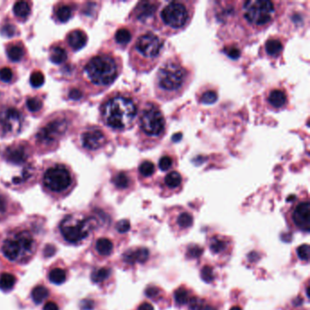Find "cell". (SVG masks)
Listing matches in <instances>:
<instances>
[{
	"label": "cell",
	"instance_id": "9c48e42d",
	"mask_svg": "<svg viewBox=\"0 0 310 310\" xmlns=\"http://www.w3.org/2000/svg\"><path fill=\"white\" fill-rule=\"evenodd\" d=\"M96 222L94 218L83 220L69 215L60 223V233L67 242L76 244L89 235L93 226H96Z\"/></svg>",
	"mask_w": 310,
	"mask_h": 310
},
{
	"label": "cell",
	"instance_id": "e0dca14e",
	"mask_svg": "<svg viewBox=\"0 0 310 310\" xmlns=\"http://www.w3.org/2000/svg\"><path fill=\"white\" fill-rule=\"evenodd\" d=\"M183 183L184 179L180 172L177 170H171L163 177L160 187L164 191L166 190L173 194L180 190L183 187Z\"/></svg>",
	"mask_w": 310,
	"mask_h": 310
},
{
	"label": "cell",
	"instance_id": "8fae6325",
	"mask_svg": "<svg viewBox=\"0 0 310 310\" xmlns=\"http://www.w3.org/2000/svg\"><path fill=\"white\" fill-rule=\"evenodd\" d=\"M160 5L157 1H140L134 7L130 18L139 26H154Z\"/></svg>",
	"mask_w": 310,
	"mask_h": 310
},
{
	"label": "cell",
	"instance_id": "f546056e",
	"mask_svg": "<svg viewBox=\"0 0 310 310\" xmlns=\"http://www.w3.org/2000/svg\"><path fill=\"white\" fill-rule=\"evenodd\" d=\"M16 284V278L15 276L10 273H3L0 276V289L1 290H11Z\"/></svg>",
	"mask_w": 310,
	"mask_h": 310
},
{
	"label": "cell",
	"instance_id": "ba28073f",
	"mask_svg": "<svg viewBox=\"0 0 310 310\" xmlns=\"http://www.w3.org/2000/svg\"><path fill=\"white\" fill-rule=\"evenodd\" d=\"M34 249L35 240L28 231H20L7 238L2 245L4 256L11 261L30 257Z\"/></svg>",
	"mask_w": 310,
	"mask_h": 310
},
{
	"label": "cell",
	"instance_id": "b9f144b4",
	"mask_svg": "<svg viewBox=\"0 0 310 310\" xmlns=\"http://www.w3.org/2000/svg\"><path fill=\"white\" fill-rule=\"evenodd\" d=\"M45 82L44 75L40 71H36L33 73L30 78V83L34 88H39Z\"/></svg>",
	"mask_w": 310,
	"mask_h": 310
},
{
	"label": "cell",
	"instance_id": "681fc988",
	"mask_svg": "<svg viewBox=\"0 0 310 310\" xmlns=\"http://www.w3.org/2000/svg\"><path fill=\"white\" fill-rule=\"evenodd\" d=\"M94 307V302L91 300H83L80 304V308L82 310H93Z\"/></svg>",
	"mask_w": 310,
	"mask_h": 310
},
{
	"label": "cell",
	"instance_id": "9f6ffc18",
	"mask_svg": "<svg viewBox=\"0 0 310 310\" xmlns=\"http://www.w3.org/2000/svg\"><path fill=\"white\" fill-rule=\"evenodd\" d=\"M241 310V308H239V307H238V306H234V307H232V308H231V309H230V310Z\"/></svg>",
	"mask_w": 310,
	"mask_h": 310
},
{
	"label": "cell",
	"instance_id": "52a82bcc",
	"mask_svg": "<svg viewBox=\"0 0 310 310\" xmlns=\"http://www.w3.org/2000/svg\"><path fill=\"white\" fill-rule=\"evenodd\" d=\"M85 72L93 84L107 88L113 84L119 76L120 65L113 56L98 55L89 61Z\"/></svg>",
	"mask_w": 310,
	"mask_h": 310
},
{
	"label": "cell",
	"instance_id": "bcb514c9",
	"mask_svg": "<svg viewBox=\"0 0 310 310\" xmlns=\"http://www.w3.org/2000/svg\"><path fill=\"white\" fill-rule=\"evenodd\" d=\"M16 26L11 25V24H7L5 26H3L1 28V34L5 37H8V38H11L13 37L16 33Z\"/></svg>",
	"mask_w": 310,
	"mask_h": 310
},
{
	"label": "cell",
	"instance_id": "603a6c76",
	"mask_svg": "<svg viewBox=\"0 0 310 310\" xmlns=\"http://www.w3.org/2000/svg\"><path fill=\"white\" fill-rule=\"evenodd\" d=\"M175 221L176 226L180 230H188L191 228L194 224L193 216L188 211H180L177 215Z\"/></svg>",
	"mask_w": 310,
	"mask_h": 310
},
{
	"label": "cell",
	"instance_id": "f5cc1de1",
	"mask_svg": "<svg viewBox=\"0 0 310 310\" xmlns=\"http://www.w3.org/2000/svg\"><path fill=\"white\" fill-rule=\"evenodd\" d=\"M137 310H154V307L149 302H143L139 305Z\"/></svg>",
	"mask_w": 310,
	"mask_h": 310
},
{
	"label": "cell",
	"instance_id": "ab89813d",
	"mask_svg": "<svg viewBox=\"0 0 310 310\" xmlns=\"http://www.w3.org/2000/svg\"><path fill=\"white\" fill-rule=\"evenodd\" d=\"M223 52L226 54V56L231 59H238L241 56V50L239 46L236 45H227L224 46Z\"/></svg>",
	"mask_w": 310,
	"mask_h": 310
},
{
	"label": "cell",
	"instance_id": "2e32d148",
	"mask_svg": "<svg viewBox=\"0 0 310 310\" xmlns=\"http://www.w3.org/2000/svg\"><path fill=\"white\" fill-rule=\"evenodd\" d=\"M267 107L274 111H280L288 108V96L283 89L274 88L267 92L266 97Z\"/></svg>",
	"mask_w": 310,
	"mask_h": 310
},
{
	"label": "cell",
	"instance_id": "7a4b0ae2",
	"mask_svg": "<svg viewBox=\"0 0 310 310\" xmlns=\"http://www.w3.org/2000/svg\"><path fill=\"white\" fill-rule=\"evenodd\" d=\"M138 148L149 150L159 145L167 134V120L158 104L148 101L139 108L137 115Z\"/></svg>",
	"mask_w": 310,
	"mask_h": 310
},
{
	"label": "cell",
	"instance_id": "4fadbf2b",
	"mask_svg": "<svg viewBox=\"0 0 310 310\" xmlns=\"http://www.w3.org/2000/svg\"><path fill=\"white\" fill-rule=\"evenodd\" d=\"M66 129L67 122L66 119L56 118L39 130L37 136L38 140L45 145L52 144L65 133Z\"/></svg>",
	"mask_w": 310,
	"mask_h": 310
},
{
	"label": "cell",
	"instance_id": "7c38bea8",
	"mask_svg": "<svg viewBox=\"0 0 310 310\" xmlns=\"http://www.w3.org/2000/svg\"><path fill=\"white\" fill-rule=\"evenodd\" d=\"M291 222L297 229L309 232L310 228V203L307 199L305 200L297 201L292 207L290 212Z\"/></svg>",
	"mask_w": 310,
	"mask_h": 310
},
{
	"label": "cell",
	"instance_id": "60d3db41",
	"mask_svg": "<svg viewBox=\"0 0 310 310\" xmlns=\"http://www.w3.org/2000/svg\"><path fill=\"white\" fill-rule=\"evenodd\" d=\"M43 104L37 97H30L26 101V107L31 112H38L42 109Z\"/></svg>",
	"mask_w": 310,
	"mask_h": 310
},
{
	"label": "cell",
	"instance_id": "c3c4849f",
	"mask_svg": "<svg viewBox=\"0 0 310 310\" xmlns=\"http://www.w3.org/2000/svg\"><path fill=\"white\" fill-rule=\"evenodd\" d=\"M146 295L149 297L154 298V297H157L159 295V289L157 288H155V287L148 288L146 289Z\"/></svg>",
	"mask_w": 310,
	"mask_h": 310
},
{
	"label": "cell",
	"instance_id": "3957f363",
	"mask_svg": "<svg viewBox=\"0 0 310 310\" xmlns=\"http://www.w3.org/2000/svg\"><path fill=\"white\" fill-rule=\"evenodd\" d=\"M165 40L152 31H144L134 41L130 51V65L138 74L153 70L160 61Z\"/></svg>",
	"mask_w": 310,
	"mask_h": 310
},
{
	"label": "cell",
	"instance_id": "7dc6e473",
	"mask_svg": "<svg viewBox=\"0 0 310 310\" xmlns=\"http://www.w3.org/2000/svg\"><path fill=\"white\" fill-rule=\"evenodd\" d=\"M202 248L199 245H194L189 246L188 249V255L189 258H199L200 257L201 254H202Z\"/></svg>",
	"mask_w": 310,
	"mask_h": 310
},
{
	"label": "cell",
	"instance_id": "5bb4252c",
	"mask_svg": "<svg viewBox=\"0 0 310 310\" xmlns=\"http://www.w3.org/2000/svg\"><path fill=\"white\" fill-rule=\"evenodd\" d=\"M23 118L20 111L7 108L0 111V127L6 134L18 133L22 127Z\"/></svg>",
	"mask_w": 310,
	"mask_h": 310
},
{
	"label": "cell",
	"instance_id": "74e56055",
	"mask_svg": "<svg viewBox=\"0 0 310 310\" xmlns=\"http://www.w3.org/2000/svg\"><path fill=\"white\" fill-rule=\"evenodd\" d=\"M57 17L60 22H66L72 17V9L68 6H62L58 7L57 10Z\"/></svg>",
	"mask_w": 310,
	"mask_h": 310
},
{
	"label": "cell",
	"instance_id": "db71d44e",
	"mask_svg": "<svg viewBox=\"0 0 310 310\" xmlns=\"http://www.w3.org/2000/svg\"><path fill=\"white\" fill-rule=\"evenodd\" d=\"M55 251H56V249L53 245H47L45 248V257H50L52 255H54Z\"/></svg>",
	"mask_w": 310,
	"mask_h": 310
},
{
	"label": "cell",
	"instance_id": "4316f807",
	"mask_svg": "<svg viewBox=\"0 0 310 310\" xmlns=\"http://www.w3.org/2000/svg\"><path fill=\"white\" fill-rule=\"evenodd\" d=\"M114 249V245L112 241L109 239H99L96 242V250L97 253L103 257H108Z\"/></svg>",
	"mask_w": 310,
	"mask_h": 310
},
{
	"label": "cell",
	"instance_id": "5b68a950",
	"mask_svg": "<svg viewBox=\"0 0 310 310\" xmlns=\"http://www.w3.org/2000/svg\"><path fill=\"white\" fill-rule=\"evenodd\" d=\"M195 5L192 1H171L159 8L154 27L163 35L171 36L188 27L194 17Z\"/></svg>",
	"mask_w": 310,
	"mask_h": 310
},
{
	"label": "cell",
	"instance_id": "d6a6232c",
	"mask_svg": "<svg viewBox=\"0 0 310 310\" xmlns=\"http://www.w3.org/2000/svg\"><path fill=\"white\" fill-rule=\"evenodd\" d=\"M48 289L44 286H38L31 292V297L35 303L41 304L48 297Z\"/></svg>",
	"mask_w": 310,
	"mask_h": 310
},
{
	"label": "cell",
	"instance_id": "9a60e30c",
	"mask_svg": "<svg viewBox=\"0 0 310 310\" xmlns=\"http://www.w3.org/2000/svg\"><path fill=\"white\" fill-rule=\"evenodd\" d=\"M81 143L85 149L97 150L105 146L107 143V136L102 130L93 128L85 131L81 135Z\"/></svg>",
	"mask_w": 310,
	"mask_h": 310
},
{
	"label": "cell",
	"instance_id": "e575fe53",
	"mask_svg": "<svg viewBox=\"0 0 310 310\" xmlns=\"http://www.w3.org/2000/svg\"><path fill=\"white\" fill-rule=\"evenodd\" d=\"M49 280L53 284L61 285L63 284L66 279V273L62 268H54L49 273Z\"/></svg>",
	"mask_w": 310,
	"mask_h": 310
},
{
	"label": "cell",
	"instance_id": "d4e9b609",
	"mask_svg": "<svg viewBox=\"0 0 310 310\" xmlns=\"http://www.w3.org/2000/svg\"><path fill=\"white\" fill-rule=\"evenodd\" d=\"M133 34L129 27H120L115 34V41L120 46H127L132 40Z\"/></svg>",
	"mask_w": 310,
	"mask_h": 310
},
{
	"label": "cell",
	"instance_id": "816d5d0a",
	"mask_svg": "<svg viewBox=\"0 0 310 310\" xmlns=\"http://www.w3.org/2000/svg\"><path fill=\"white\" fill-rule=\"evenodd\" d=\"M43 310H59V309H58V306L57 304L49 301L44 306Z\"/></svg>",
	"mask_w": 310,
	"mask_h": 310
},
{
	"label": "cell",
	"instance_id": "d590c367",
	"mask_svg": "<svg viewBox=\"0 0 310 310\" xmlns=\"http://www.w3.org/2000/svg\"><path fill=\"white\" fill-rule=\"evenodd\" d=\"M110 275H111V270L110 268L102 267V268H98L92 273L91 279L94 283H101L110 278Z\"/></svg>",
	"mask_w": 310,
	"mask_h": 310
},
{
	"label": "cell",
	"instance_id": "f35d334b",
	"mask_svg": "<svg viewBox=\"0 0 310 310\" xmlns=\"http://www.w3.org/2000/svg\"><path fill=\"white\" fill-rule=\"evenodd\" d=\"M200 277L207 283L212 282L216 277L213 267L210 266H204L201 268Z\"/></svg>",
	"mask_w": 310,
	"mask_h": 310
},
{
	"label": "cell",
	"instance_id": "f6af8a7d",
	"mask_svg": "<svg viewBox=\"0 0 310 310\" xmlns=\"http://www.w3.org/2000/svg\"><path fill=\"white\" fill-rule=\"evenodd\" d=\"M116 228L119 233L129 232L130 229V221L127 220H120L119 222H117Z\"/></svg>",
	"mask_w": 310,
	"mask_h": 310
},
{
	"label": "cell",
	"instance_id": "4dcf8cb0",
	"mask_svg": "<svg viewBox=\"0 0 310 310\" xmlns=\"http://www.w3.org/2000/svg\"><path fill=\"white\" fill-rule=\"evenodd\" d=\"M219 99V94L216 90L212 89H208L207 90L203 91L199 95V103L205 104V105H210L217 102Z\"/></svg>",
	"mask_w": 310,
	"mask_h": 310
},
{
	"label": "cell",
	"instance_id": "8992f818",
	"mask_svg": "<svg viewBox=\"0 0 310 310\" xmlns=\"http://www.w3.org/2000/svg\"><path fill=\"white\" fill-rule=\"evenodd\" d=\"M279 3L267 0H248L240 3L238 10L240 21L252 34L266 29L279 12Z\"/></svg>",
	"mask_w": 310,
	"mask_h": 310
},
{
	"label": "cell",
	"instance_id": "44dd1931",
	"mask_svg": "<svg viewBox=\"0 0 310 310\" xmlns=\"http://www.w3.org/2000/svg\"><path fill=\"white\" fill-rule=\"evenodd\" d=\"M67 41L74 50H78L86 45L88 37L87 34L82 30H74L68 34Z\"/></svg>",
	"mask_w": 310,
	"mask_h": 310
},
{
	"label": "cell",
	"instance_id": "83f0119b",
	"mask_svg": "<svg viewBox=\"0 0 310 310\" xmlns=\"http://www.w3.org/2000/svg\"><path fill=\"white\" fill-rule=\"evenodd\" d=\"M177 164V158L174 155H169V154H164L159 158L158 161V168L159 169L165 172V171H171Z\"/></svg>",
	"mask_w": 310,
	"mask_h": 310
},
{
	"label": "cell",
	"instance_id": "ffe728a7",
	"mask_svg": "<svg viewBox=\"0 0 310 310\" xmlns=\"http://www.w3.org/2000/svg\"><path fill=\"white\" fill-rule=\"evenodd\" d=\"M208 247L214 255L221 256L224 255L228 250L229 242L226 239L221 236H215L209 239Z\"/></svg>",
	"mask_w": 310,
	"mask_h": 310
},
{
	"label": "cell",
	"instance_id": "30bf717a",
	"mask_svg": "<svg viewBox=\"0 0 310 310\" xmlns=\"http://www.w3.org/2000/svg\"><path fill=\"white\" fill-rule=\"evenodd\" d=\"M43 183L53 192H62L71 185V175L64 166H55L45 171Z\"/></svg>",
	"mask_w": 310,
	"mask_h": 310
},
{
	"label": "cell",
	"instance_id": "7402d4cb",
	"mask_svg": "<svg viewBox=\"0 0 310 310\" xmlns=\"http://www.w3.org/2000/svg\"><path fill=\"white\" fill-rule=\"evenodd\" d=\"M7 160L14 164H21L25 161L26 154L22 146H13L7 150Z\"/></svg>",
	"mask_w": 310,
	"mask_h": 310
},
{
	"label": "cell",
	"instance_id": "11a10c76",
	"mask_svg": "<svg viewBox=\"0 0 310 310\" xmlns=\"http://www.w3.org/2000/svg\"><path fill=\"white\" fill-rule=\"evenodd\" d=\"M6 201L0 196V212H4L6 210Z\"/></svg>",
	"mask_w": 310,
	"mask_h": 310
},
{
	"label": "cell",
	"instance_id": "484cf974",
	"mask_svg": "<svg viewBox=\"0 0 310 310\" xmlns=\"http://www.w3.org/2000/svg\"><path fill=\"white\" fill-rule=\"evenodd\" d=\"M155 164L150 160H144L138 166V176L139 178L147 179L153 177L155 173Z\"/></svg>",
	"mask_w": 310,
	"mask_h": 310
},
{
	"label": "cell",
	"instance_id": "7bdbcfd3",
	"mask_svg": "<svg viewBox=\"0 0 310 310\" xmlns=\"http://www.w3.org/2000/svg\"><path fill=\"white\" fill-rule=\"evenodd\" d=\"M297 257L305 262H309L310 259V245L308 244L298 246L297 249Z\"/></svg>",
	"mask_w": 310,
	"mask_h": 310
},
{
	"label": "cell",
	"instance_id": "836d02e7",
	"mask_svg": "<svg viewBox=\"0 0 310 310\" xmlns=\"http://www.w3.org/2000/svg\"><path fill=\"white\" fill-rule=\"evenodd\" d=\"M13 11L17 17L25 19L30 13L29 4L26 1H19L14 5Z\"/></svg>",
	"mask_w": 310,
	"mask_h": 310
},
{
	"label": "cell",
	"instance_id": "ee69618b",
	"mask_svg": "<svg viewBox=\"0 0 310 310\" xmlns=\"http://www.w3.org/2000/svg\"><path fill=\"white\" fill-rule=\"evenodd\" d=\"M13 78V72L8 68V67H3L2 69H0V80L2 82L8 83L12 80Z\"/></svg>",
	"mask_w": 310,
	"mask_h": 310
},
{
	"label": "cell",
	"instance_id": "d6986e66",
	"mask_svg": "<svg viewBox=\"0 0 310 310\" xmlns=\"http://www.w3.org/2000/svg\"><path fill=\"white\" fill-rule=\"evenodd\" d=\"M149 258V251L146 247H138L130 249L123 255V260L130 265L136 263H144Z\"/></svg>",
	"mask_w": 310,
	"mask_h": 310
},
{
	"label": "cell",
	"instance_id": "6da1fadb",
	"mask_svg": "<svg viewBox=\"0 0 310 310\" xmlns=\"http://www.w3.org/2000/svg\"><path fill=\"white\" fill-rule=\"evenodd\" d=\"M194 73L178 57L166 59L155 72L154 92L157 99L169 102L180 97L191 84Z\"/></svg>",
	"mask_w": 310,
	"mask_h": 310
},
{
	"label": "cell",
	"instance_id": "f907efd6",
	"mask_svg": "<svg viewBox=\"0 0 310 310\" xmlns=\"http://www.w3.org/2000/svg\"><path fill=\"white\" fill-rule=\"evenodd\" d=\"M82 97V93H81V91L79 90V89H73L72 90H70L69 92V97L73 99V100H78V99H80Z\"/></svg>",
	"mask_w": 310,
	"mask_h": 310
},
{
	"label": "cell",
	"instance_id": "ac0fdd59",
	"mask_svg": "<svg viewBox=\"0 0 310 310\" xmlns=\"http://www.w3.org/2000/svg\"><path fill=\"white\" fill-rule=\"evenodd\" d=\"M284 48L285 41L278 37H270L264 44L266 56L271 59L280 58Z\"/></svg>",
	"mask_w": 310,
	"mask_h": 310
},
{
	"label": "cell",
	"instance_id": "cb8c5ba5",
	"mask_svg": "<svg viewBox=\"0 0 310 310\" xmlns=\"http://www.w3.org/2000/svg\"><path fill=\"white\" fill-rule=\"evenodd\" d=\"M112 182L116 188H118L120 190H126L132 186L133 180H132L130 175L128 174L127 172L120 171L113 177Z\"/></svg>",
	"mask_w": 310,
	"mask_h": 310
},
{
	"label": "cell",
	"instance_id": "1f68e13d",
	"mask_svg": "<svg viewBox=\"0 0 310 310\" xmlns=\"http://www.w3.org/2000/svg\"><path fill=\"white\" fill-rule=\"evenodd\" d=\"M66 58H67V55L64 48H62L61 46L52 47L51 51H50V59L53 63L61 64L65 62Z\"/></svg>",
	"mask_w": 310,
	"mask_h": 310
},
{
	"label": "cell",
	"instance_id": "8d00e7d4",
	"mask_svg": "<svg viewBox=\"0 0 310 310\" xmlns=\"http://www.w3.org/2000/svg\"><path fill=\"white\" fill-rule=\"evenodd\" d=\"M7 56L11 61L18 62L20 61L24 56V50L22 46L19 45H13L8 47L7 49Z\"/></svg>",
	"mask_w": 310,
	"mask_h": 310
},
{
	"label": "cell",
	"instance_id": "f1b7e54d",
	"mask_svg": "<svg viewBox=\"0 0 310 310\" xmlns=\"http://www.w3.org/2000/svg\"><path fill=\"white\" fill-rule=\"evenodd\" d=\"M175 301L178 306H184L189 303L192 296H190L189 291L185 288H178L174 292Z\"/></svg>",
	"mask_w": 310,
	"mask_h": 310
},
{
	"label": "cell",
	"instance_id": "277c9868",
	"mask_svg": "<svg viewBox=\"0 0 310 310\" xmlns=\"http://www.w3.org/2000/svg\"><path fill=\"white\" fill-rule=\"evenodd\" d=\"M138 104L129 94H115L101 108L104 123L112 130L126 131L134 127L138 115Z\"/></svg>",
	"mask_w": 310,
	"mask_h": 310
}]
</instances>
